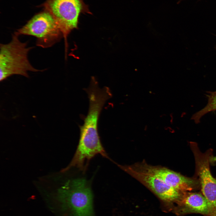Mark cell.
Segmentation results:
<instances>
[{
	"mask_svg": "<svg viewBox=\"0 0 216 216\" xmlns=\"http://www.w3.org/2000/svg\"><path fill=\"white\" fill-rule=\"evenodd\" d=\"M88 113L80 127L79 142L72 161L66 168L73 167L85 171L89 160L100 154L109 158L101 143L98 131L99 116L105 103L101 99L93 97L89 100Z\"/></svg>",
	"mask_w": 216,
	"mask_h": 216,
	"instance_id": "cell-1",
	"label": "cell"
},
{
	"mask_svg": "<svg viewBox=\"0 0 216 216\" xmlns=\"http://www.w3.org/2000/svg\"><path fill=\"white\" fill-rule=\"evenodd\" d=\"M19 35L15 32L12 34L9 43L0 45V80L2 81L13 75H21L26 77L28 71H42L31 64L28 53L32 47L27 46V43L22 42Z\"/></svg>",
	"mask_w": 216,
	"mask_h": 216,
	"instance_id": "cell-2",
	"label": "cell"
},
{
	"mask_svg": "<svg viewBox=\"0 0 216 216\" xmlns=\"http://www.w3.org/2000/svg\"><path fill=\"white\" fill-rule=\"evenodd\" d=\"M58 196L74 216H94L93 195L88 181L82 178L68 180L58 190Z\"/></svg>",
	"mask_w": 216,
	"mask_h": 216,
	"instance_id": "cell-3",
	"label": "cell"
},
{
	"mask_svg": "<svg viewBox=\"0 0 216 216\" xmlns=\"http://www.w3.org/2000/svg\"><path fill=\"white\" fill-rule=\"evenodd\" d=\"M42 6L56 21L64 38L66 49L67 37L77 27L80 14H91L83 0H46Z\"/></svg>",
	"mask_w": 216,
	"mask_h": 216,
	"instance_id": "cell-4",
	"label": "cell"
},
{
	"mask_svg": "<svg viewBox=\"0 0 216 216\" xmlns=\"http://www.w3.org/2000/svg\"><path fill=\"white\" fill-rule=\"evenodd\" d=\"M16 32L19 35L35 37L37 46L43 48L51 46L63 37L54 17L45 10L35 15Z\"/></svg>",
	"mask_w": 216,
	"mask_h": 216,
	"instance_id": "cell-5",
	"label": "cell"
},
{
	"mask_svg": "<svg viewBox=\"0 0 216 216\" xmlns=\"http://www.w3.org/2000/svg\"><path fill=\"white\" fill-rule=\"evenodd\" d=\"M118 165L164 200L177 202L181 195L182 193L167 185L161 178L149 171L144 162L130 165Z\"/></svg>",
	"mask_w": 216,
	"mask_h": 216,
	"instance_id": "cell-6",
	"label": "cell"
},
{
	"mask_svg": "<svg viewBox=\"0 0 216 216\" xmlns=\"http://www.w3.org/2000/svg\"><path fill=\"white\" fill-rule=\"evenodd\" d=\"M190 147L194 155L196 174L199 179L202 194L209 204L213 216H216V178L212 175L209 167L212 151L209 149L203 153L197 145L193 142L190 144Z\"/></svg>",
	"mask_w": 216,
	"mask_h": 216,
	"instance_id": "cell-7",
	"label": "cell"
},
{
	"mask_svg": "<svg viewBox=\"0 0 216 216\" xmlns=\"http://www.w3.org/2000/svg\"><path fill=\"white\" fill-rule=\"evenodd\" d=\"M146 165L149 171L161 178L167 185L181 193L191 191L196 187L198 183L196 180L167 168L151 166L146 163Z\"/></svg>",
	"mask_w": 216,
	"mask_h": 216,
	"instance_id": "cell-8",
	"label": "cell"
},
{
	"mask_svg": "<svg viewBox=\"0 0 216 216\" xmlns=\"http://www.w3.org/2000/svg\"><path fill=\"white\" fill-rule=\"evenodd\" d=\"M177 202L178 205V212L181 214L196 213L205 216H213L209 204L202 194L184 192Z\"/></svg>",
	"mask_w": 216,
	"mask_h": 216,
	"instance_id": "cell-9",
	"label": "cell"
},
{
	"mask_svg": "<svg viewBox=\"0 0 216 216\" xmlns=\"http://www.w3.org/2000/svg\"><path fill=\"white\" fill-rule=\"evenodd\" d=\"M206 96L208 98L206 105L200 111L194 114L191 119L196 124L200 122L201 118L206 114L216 110V91L208 92Z\"/></svg>",
	"mask_w": 216,
	"mask_h": 216,
	"instance_id": "cell-10",
	"label": "cell"
},
{
	"mask_svg": "<svg viewBox=\"0 0 216 216\" xmlns=\"http://www.w3.org/2000/svg\"><path fill=\"white\" fill-rule=\"evenodd\" d=\"M210 162H216V156L213 157L211 156L210 158Z\"/></svg>",
	"mask_w": 216,
	"mask_h": 216,
	"instance_id": "cell-11",
	"label": "cell"
}]
</instances>
